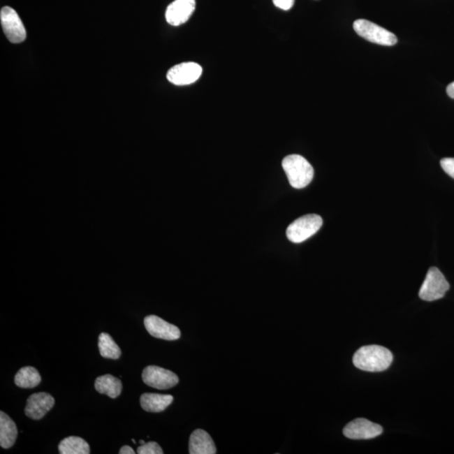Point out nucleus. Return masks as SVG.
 <instances>
[{"mask_svg":"<svg viewBox=\"0 0 454 454\" xmlns=\"http://www.w3.org/2000/svg\"><path fill=\"white\" fill-rule=\"evenodd\" d=\"M356 368L367 372H382L390 368L393 362V355L383 346L369 345L362 346L353 358Z\"/></svg>","mask_w":454,"mask_h":454,"instance_id":"obj_1","label":"nucleus"},{"mask_svg":"<svg viewBox=\"0 0 454 454\" xmlns=\"http://www.w3.org/2000/svg\"><path fill=\"white\" fill-rule=\"evenodd\" d=\"M282 167L293 188L307 187L313 180L314 169L302 156L293 154L286 156Z\"/></svg>","mask_w":454,"mask_h":454,"instance_id":"obj_2","label":"nucleus"},{"mask_svg":"<svg viewBox=\"0 0 454 454\" xmlns=\"http://www.w3.org/2000/svg\"><path fill=\"white\" fill-rule=\"evenodd\" d=\"M323 224V218L316 214H305L288 226V240L294 243L303 242L315 235Z\"/></svg>","mask_w":454,"mask_h":454,"instance_id":"obj_3","label":"nucleus"},{"mask_svg":"<svg viewBox=\"0 0 454 454\" xmlns=\"http://www.w3.org/2000/svg\"><path fill=\"white\" fill-rule=\"evenodd\" d=\"M354 31L358 36L375 44L394 45L397 43V37L386 29L367 20H357L353 23Z\"/></svg>","mask_w":454,"mask_h":454,"instance_id":"obj_4","label":"nucleus"},{"mask_svg":"<svg viewBox=\"0 0 454 454\" xmlns=\"http://www.w3.org/2000/svg\"><path fill=\"white\" fill-rule=\"evenodd\" d=\"M450 286L439 268L432 267L428 270L419 291L420 298L425 301H434L444 298Z\"/></svg>","mask_w":454,"mask_h":454,"instance_id":"obj_5","label":"nucleus"},{"mask_svg":"<svg viewBox=\"0 0 454 454\" xmlns=\"http://www.w3.org/2000/svg\"><path fill=\"white\" fill-rule=\"evenodd\" d=\"M0 20L3 32L11 43H22L27 38V31L22 20L14 9L9 6L2 8Z\"/></svg>","mask_w":454,"mask_h":454,"instance_id":"obj_6","label":"nucleus"},{"mask_svg":"<svg viewBox=\"0 0 454 454\" xmlns=\"http://www.w3.org/2000/svg\"><path fill=\"white\" fill-rule=\"evenodd\" d=\"M142 379L146 385L158 390L171 389L180 381L179 377L172 371L154 365L144 369Z\"/></svg>","mask_w":454,"mask_h":454,"instance_id":"obj_7","label":"nucleus"},{"mask_svg":"<svg viewBox=\"0 0 454 454\" xmlns=\"http://www.w3.org/2000/svg\"><path fill=\"white\" fill-rule=\"evenodd\" d=\"M382 433L381 426L365 418L355 419L344 429V436L353 440L373 439L381 436Z\"/></svg>","mask_w":454,"mask_h":454,"instance_id":"obj_8","label":"nucleus"},{"mask_svg":"<svg viewBox=\"0 0 454 454\" xmlns=\"http://www.w3.org/2000/svg\"><path fill=\"white\" fill-rule=\"evenodd\" d=\"M201 66L196 63H183L169 69L168 80L175 85H189L196 82L202 74Z\"/></svg>","mask_w":454,"mask_h":454,"instance_id":"obj_9","label":"nucleus"},{"mask_svg":"<svg viewBox=\"0 0 454 454\" xmlns=\"http://www.w3.org/2000/svg\"><path fill=\"white\" fill-rule=\"evenodd\" d=\"M144 325L152 337L167 341L180 339V330L176 325L167 323L156 316H148L144 319Z\"/></svg>","mask_w":454,"mask_h":454,"instance_id":"obj_10","label":"nucleus"},{"mask_svg":"<svg viewBox=\"0 0 454 454\" xmlns=\"http://www.w3.org/2000/svg\"><path fill=\"white\" fill-rule=\"evenodd\" d=\"M196 6V0H175L168 6L165 17L171 26L179 27L191 17Z\"/></svg>","mask_w":454,"mask_h":454,"instance_id":"obj_11","label":"nucleus"},{"mask_svg":"<svg viewBox=\"0 0 454 454\" xmlns=\"http://www.w3.org/2000/svg\"><path fill=\"white\" fill-rule=\"evenodd\" d=\"M55 400L50 394L40 392L33 394L27 400L24 413L31 419L40 420L54 406Z\"/></svg>","mask_w":454,"mask_h":454,"instance_id":"obj_12","label":"nucleus"},{"mask_svg":"<svg viewBox=\"0 0 454 454\" xmlns=\"http://www.w3.org/2000/svg\"><path fill=\"white\" fill-rule=\"evenodd\" d=\"M189 453L191 454H214L217 453L212 437L201 429L193 432L189 439Z\"/></svg>","mask_w":454,"mask_h":454,"instance_id":"obj_13","label":"nucleus"},{"mask_svg":"<svg viewBox=\"0 0 454 454\" xmlns=\"http://www.w3.org/2000/svg\"><path fill=\"white\" fill-rule=\"evenodd\" d=\"M17 427L13 420L5 412H0V445L3 448H10L17 439Z\"/></svg>","mask_w":454,"mask_h":454,"instance_id":"obj_14","label":"nucleus"},{"mask_svg":"<svg viewBox=\"0 0 454 454\" xmlns=\"http://www.w3.org/2000/svg\"><path fill=\"white\" fill-rule=\"evenodd\" d=\"M173 402V397L170 395L146 393L140 399L143 410L148 412L163 411Z\"/></svg>","mask_w":454,"mask_h":454,"instance_id":"obj_15","label":"nucleus"},{"mask_svg":"<svg viewBox=\"0 0 454 454\" xmlns=\"http://www.w3.org/2000/svg\"><path fill=\"white\" fill-rule=\"evenodd\" d=\"M96 389L98 393L108 395L110 398H117L122 393V383L117 377L110 374L98 377L96 381Z\"/></svg>","mask_w":454,"mask_h":454,"instance_id":"obj_16","label":"nucleus"},{"mask_svg":"<svg viewBox=\"0 0 454 454\" xmlns=\"http://www.w3.org/2000/svg\"><path fill=\"white\" fill-rule=\"evenodd\" d=\"M41 381V377L38 371L30 366L20 369L15 378V385L22 389H32L38 386Z\"/></svg>","mask_w":454,"mask_h":454,"instance_id":"obj_17","label":"nucleus"},{"mask_svg":"<svg viewBox=\"0 0 454 454\" xmlns=\"http://www.w3.org/2000/svg\"><path fill=\"white\" fill-rule=\"evenodd\" d=\"M61 454H89L88 443L80 437H68L61 441L59 446Z\"/></svg>","mask_w":454,"mask_h":454,"instance_id":"obj_18","label":"nucleus"},{"mask_svg":"<svg viewBox=\"0 0 454 454\" xmlns=\"http://www.w3.org/2000/svg\"><path fill=\"white\" fill-rule=\"evenodd\" d=\"M98 349L103 358L117 359L121 357L122 350L115 344L113 338L108 333L103 332L98 337Z\"/></svg>","mask_w":454,"mask_h":454,"instance_id":"obj_19","label":"nucleus"},{"mask_svg":"<svg viewBox=\"0 0 454 454\" xmlns=\"http://www.w3.org/2000/svg\"><path fill=\"white\" fill-rule=\"evenodd\" d=\"M138 453L139 454H163V451L159 444L155 441H149V443L140 446Z\"/></svg>","mask_w":454,"mask_h":454,"instance_id":"obj_20","label":"nucleus"},{"mask_svg":"<svg viewBox=\"0 0 454 454\" xmlns=\"http://www.w3.org/2000/svg\"><path fill=\"white\" fill-rule=\"evenodd\" d=\"M441 167L446 173L454 179V159L446 158L441 160Z\"/></svg>","mask_w":454,"mask_h":454,"instance_id":"obj_21","label":"nucleus"},{"mask_svg":"<svg viewBox=\"0 0 454 454\" xmlns=\"http://www.w3.org/2000/svg\"><path fill=\"white\" fill-rule=\"evenodd\" d=\"M274 5L283 10H290L294 6L295 0H272Z\"/></svg>","mask_w":454,"mask_h":454,"instance_id":"obj_22","label":"nucleus"},{"mask_svg":"<svg viewBox=\"0 0 454 454\" xmlns=\"http://www.w3.org/2000/svg\"><path fill=\"white\" fill-rule=\"evenodd\" d=\"M119 454H134L135 451L133 448H131L130 446H123V447L119 450Z\"/></svg>","mask_w":454,"mask_h":454,"instance_id":"obj_23","label":"nucleus"},{"mask_svg":"<svg viewBox=\"0 0 454 454\" xmlns=\"http://www.w3.org/2000/svg\"><path fill=\"white\" fill-rule=\"evenodd\" d=\"M447 94L450 98H454V82L447 87Z\"/></svg>","mask_w":454,"mask_h":454,"instance_id":"obj_24","label":"nucleus"},{"mask_svg":"<svg viewBox=\"0 0 454 454\" xmlns=\"http://www.w3.org/2000/svg\"><path fill=\"white\" fill-rule=\"evenodd\" d=\"M140 444H141L142 445V444H145L146 443L143 440H141V441H140Z\"/></svg>","mask_w":454,"mask_h":454,"instance_id":"obj_25","label":"nucleus"},{"mask_svg":"<svg viewBox=\"0 0 454 454\" xmlns=\"http://www.w3.org/2000/svg\"><path fill=\"white\" fill-rule=\"evenodd\" d=\"M132 441H133V443L136 444L135 439H132Z\"/></svg>","mask_w":454,"mask_h":454,"instance_id":"obj_26","label":"nucleus"}]
</instances>
